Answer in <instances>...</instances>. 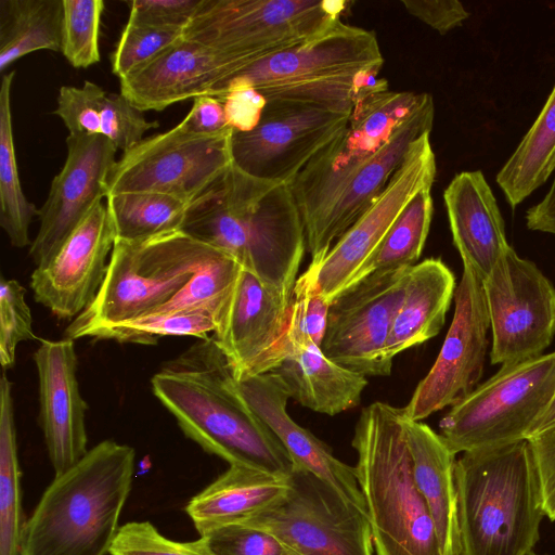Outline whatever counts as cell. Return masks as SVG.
<instances>
[{
    "label": "cell",
    "mask_w": 555,
    "mask_h": 555,
    "mask_svg": "<svg viewBox=\"0 0 555 555\" xmlns=\"http://www.w3.org/2000/svg\"><path fill=\"white\" fill-rule=\"evenodd\" d=\"M151 385L183 434L205 452L275 476L293 470L282 443L241 396L212 335L165 362Z\"/></svg>",
    "instance_id": "cell-2"
},
{
    "label": "cell",
    "mask_w": 555,
    "mask_h": 555,
    "mask_svg": "<svg viewBox=\"0 0 555 555\" xmlns=\"http://www.w3.org/2000/svg\"><path fill=\"white\" fill-rule=\"evenodd\" d=\"M63 0H0V70L31 52H61Z\"/></svg>",
    "instance_id": "cell-31"
},
{
    "label": "cell",
    "mask_w": 555,
    "mask_h": 555,
    "mask_svg": "<svg viewBox=\"0 0 555 555\" xmlns=\"http://www.w3.org/2000/svg\"><path fill=\"white\" fill-rule=\"evenodd\" d=\"M415 485L425 500L443 555L460 554L455 454L427 424L403 415Z\"/></svg>",
    "instance_id": "cell-26"
},
{
    "label": "cell",
    "mask_w": 555,
    "mask_h": 555,
    "mask_svg": "<svg viewBox=\"0 0 555 555\" xmlns=\"http://www.w3.org/2000/svg\"><path fill=\"white\" fill-rule=\"evenodd\" d=\"M319 266L320 262L311 261L309 268L296 280L287 331L278 352L275 369L293 349L309 344L320 347L322 344L330 301L318 283Z\"/></svg>",
    "instance_id": "cell-37"
},
{
    "label": "cell",
    "mask_w": 555,
    "mask_h": 555,
    "mask_svg": "<svg viewBox=\"0 0 555 555\" xmlns=\"http://www.w3.org/2000/svg\"><path fill=\"white\" fill-rule=\"evenodd\" d=\"M221 251L182 230L140 241L116 238L106 276L91 305L64 332L78 339L133 320L173 299Z\"/></svg>",
    "instance_id": "cell-7"
},
{
    "label": "cell",
    "mask_w": 555,
    "mask_h": 555,
    "mask_svg": "<svg viewBox=\"0 0 555 555\" xmlns=\"http://www.w3.org/2000/svg\"><path fill=\"white\" fill-rule=\"evenodd\" d=\"M214 96L223 103L228 126L237 132H248L260 121L267 98L244 81H229L219 87Z\"/></svg>",
    "instance_id": "cell-45"
},
{
    "label": "cell",
    "mask_w": 555,
    "mask_h": 555,
    "mask_svg": "<svg viewBox=\"0 0 555 555\" xmlns=\"http://www.w3.org/2000/svg\"><path fill=\"white\" fill-rule=\"evenodd\" d=\"M434 117L435 105L430 95L352 173L334 198L315 232L306 240L311 261L321 262L335 242L383 193L412 143L422 134L431 131Z\"/></svg>",
    "instance_id": "cell-23"
},
{
    "label": "cell",
    "mask_w": 555,
    "mask_h": 555,
    "mask_svg": "<svg viewBox=\"0 0 555 555\" xmlns=\"http://www.w3.org/2000/svg\"><path fill=\"white\" fill-rule=\"evenodd\" d=\"M555 170V85L534 122L496 175L512 208L543 185Z\"/></svg>",
    "instance_id": "cell-30"
},
{
    "label": "cell",
    "mask_w": 555,
    "mask_h": 555,
    "mask_svg": "<svg viewBox=\"0 0 555 555\" xmlns=\"http://www.w3.org/2000/svg\"><path fill=\"white\" fill-rule=\"evenodd\" d=\"M455 309L439 354L402 408L411 421H422L453 406L473 392L483 374L489 347V314L481 279L467 264L454 292Z\"/></svg>",
    "instance_id": "cell-16"
},
{
    "label": "cell",
    "mask_w": 555,
    "mask_h": 555,
    "mask_svg": "<svg viewBox=\"0 0 555 555\" xmlns=\"http://www.w3.org/2000/svg\"><path fill=\"white\" fill-rule=\"evenodd\" d=\"M116 233L100 202L46 264L36 267L30 287L37 302L61 320H74L96 297L106 276Z\"/></svg>",
    "instance_id": "cell-19"
},
{
    "label": "cell",
    "mask_w": 555,
    "mask_h": 555,
    "mask_svg": "<svg viewBox=\"0 0 555 555\" xmlns=\"http://www.w3.org/2000/svg\"><path fill=\"white\" fill-rule=\"evenodd\" d=\"M111 555H211L205 540L177 542L158 532L150 521H130L119 527Z\"/></svg>",
    "instance_id": "cell-41"
},
{
    "label": "cell",
    "mask_w": 555,
    "mask_h": 555,
    "mask_svg": "<svg viewBox=\"0 0 555 555\" xmlns=\"http://www.w3.org/2000/svg\"><path fill=\"white\" fill-rule=\"evenodd\" d=\"M453 244L463 264L485 280L512 247L495 196L480 170L454 176L443 192Z\"/></svg>",
    "instance_id": "cell-25"
},
{
    "label": "cell",
    "mask_w": 555,
    "mask_h": 555,
    "mask_svg": "<svg viewBox=\"0 0 555 555\" xmlns=\"http://www.w3.org/2000/svg\"><path fill=\"white\" fill-rule=\"evenodd\" d=\"M135 451L104 440L55 475L25 521L22 555H105L130 494Z\"/></svg>",
    "instance_id": "cell-3"
},
{
    "label": "cell",
    "mask_w": 555,
    "mask_h": 555,
    "mask_svg": "<svg viewBox=\"0 0 555 555\" xmlns=\"http://www.w3.org/2000/svg\"><path fill=\"white\" fill-rule=\"evenodd\" d=\"M67 155L39 209V230L29 246L36 267L53 258L73 231L107 196L117 149L104 135L66 138Z\"/></svg>",
    "instance_id": "cell-18"
},
{
    "label": "cell",
    "mask_w": 555,
    "mask_h": 555,
    "mask_svg": "<svg viewBox=\"0 0 555 555\" xmlns=\"http://www.w3.org/2000/svg\"><path fill=\"white\" fill-rule=\"evenodd\" d=\"M410 268L372 272L331 302L322 352L364 376H388L392 360L386 344L402 301Z\"/></svg>",
    "instance_id": "cell-15"
},
{
    "label": "cell",
    "mask_w": 555,
    "mask_h": 555,
    "mask_svg": "<svg viewBox=\"0 0 555 555\" xmlns=\"http://www.w3.org/2000/svg\"><path fill=\"white\" fill-rule=\"evenodd\" d=\"M454 292L455 276L441 259L428 258L410 268L386 344L390 360L439 334Z\"/></svg>",
    "instance_id": "cell-27"
},
{
    "label": "cell",
    "mask_w": 555,
    "mask_h": 555,
    "mask_svg": "<svg viewBox=\"0 0 555 555\" xmlns=\"http://www.w3.org/2000/svg\"><path fill=\"white\" fill-rule=\"evenodd\" d=\"M15 72L3 75L0 89V225L14 247L30 246L29 225L39 209L25 196L15 154L11 87Z\"/></svg>",
    "instance_id": "cell-32"
},
{
    "label": "cell",
    "mask_w": 555,
    "mask_h": 555,
    "mask_svg": "<svg viewBox=\"0 0 555 555\" xmlns=\"http://www.w3.org/2000/svg\"><path fill=\"white\" fill-rule=\"evenodd\" d=\"M384 64L376 35L338 20L319 36L260 59L219 83L251 85L267 100L309 103L351 114L371 74Z\"/></svg>",
    "instance_id": "cell-6"
},
{
    "label": "cell",
    "mask_w": 555,
    "mask_h": 555,
    "mask_svg": "<svg viewBox=\"0 0 555 555\" xmlns=\"http://www.w3.org/2000/svg\"><path fill=\"white\" fill-rule=\"evenodd\" d=\"M482 282L492 365L542 356L555 336V287L531 260L511 247Z\"/></svg>",
    "instance_id": "cell-13"
},
{
    "label": "cell",
    "mask_w": 555,
    "mask_h": 555,
    "mask_svg": "<svg viewBox=\"0 0 555 555\" xmlns=\"http://www.w3.org/2000/svg\"><path fill=\"white\" fill-rule=\"evenodd\" d=\"M286 477L230 465L189 501L185 512L199 537L204 535L220 526L241 522L269 506L285 493Z\"/></svg>",
    "instance_id": "cell-28"
},
{
    "label": "cell",
    "mask_w": 555,
    "mask_h": 555,
    "mask_svg": "<svg viewBox=\"0 0 555 555\" xmlns=\"http://www.w3.org/2000/svg\"><path fill=\"white\" fill-rule=\"evenodd\" d=\"M404 9L440 35L460 26L469 13L456 0H403Z\"/></svg>",
    "instance_id": "cell-48"
},
{
    "label": "cell",
    "mask_w": 555,
    "mask_h": 555,
    "mask_svg": "<svg viewBox=\"0 0 555 555\" xmlns=\"http://www.w3.org/2000/svg\"><path fill=\"white\" fill-rule=\"evenodd\" d=\"M158 126L157 121H149L143 112L122 94L106 92L104 95L101 108V135L107 138L122 153L141 142L147 130Z\"/></svg>",
    "instance_id": "cell-44"
},
{
    "label": "cell",
    "mask_w": 555,
    "mask_h": 555,
    "mask_svg": "<svg viewBox=\"0 0 555 555\" xmlns=\"http://www.w3.org/2000/svg\"><path fill=\"white\" fill-rule=\"evenodd\" d=\"M106 91L85 80L82 87L62 86L53 114L59 116L69 135H101V108Z\"/></svg>",
    "instance_id": "cell-42"
},
{
    "label": "cell",
    "mask_w": 555,
    "mask_h": 555,
    "mask_svg": "<svg viewBox=\"0 0 555 555\" xmlns=\"http://www.w3.org/2000/svg\"><path fill=\"white\" fill-rule=\"evenodd\" d=\"M429 96L428 93L388 90L357 102L343 132L319 152L289 184L302 218L306 240L315 232L352 173Z\"/></svg>",
    "instance_id": "cell-10"
},
{
    "label": "cell",
    "mask_w": 555,
    "mask_h": 555,
    "mask_svg": "<svg viewBox=\"0 0 555 555\" xmlns=\"http://www.w3.org/2000/svg\"><path fill=\"white\" fill-rule=\"evenodd\" d=\"M39 384V425L55 475L76 465L89 451L88 404L77 379L74 340L41 339L34 353Z\"/></svg>",
    "instance_id": "cell-22"
},
{
    "label": "cell",
    "mask_w": 555,
    "mask_h": 555,
    "mask_svg": "<svg viewBox=\"0 0 555 555\" xmlns=\"http://www.w3.org/2000/svg\"><path fill=\"white\" fill-rule=\"evenodd\" d=\"M525 220L529 230L555 235V177L543 198L526 210Z\"/></svg>",
    "instance_id": "cell-50"
},
{
    "label": "cell",
    "mask_w": 555,
    "mask_h": 555,
    "mask_svg": "<svg viewBox=\"0 0 555 555\" xmlns=\"http://www.w3.org/2000/svg\"><path fill=\"white\" fill-rule=\"evenodd\" d=\"M346 1L205 0L190 41L259 61L310 40L340 20Z\"/></svg>",
    "instance_id": "cell-9"
},
{
    "label": "cell",
    "mask_w": 555,
    "mask_h": 555,
    "mask_svg": "<svg viewBox=\"0 0 555 555\" xmlns=\"http://www.w3.org/2000/svg\"><path fill=\"white\" fill-rule=\"evenodd\" d=\"M257 62L181 38L120 80V94L142 112L204 95Z\"/></svg>",
    "instance_id": "cell-21"
},
{
    "label": "cell",
    "mask_w": 555,
    "mask_h": 555,
    "mask_svg": "<svg viewBox=\"0 0 555 555\" xmlns=\"http://www.w3.org/2000/svg\"><path fill=\"white\" fill-rule=\"evenodd\" d=\"M291 300L242 268L211 334L236 380L275 369Z\"/></svg>",
    "instance_id": "cell-20"
},
{
    "label": "cell",
    "mask_w": 555,
    "mask_h": 555,
    "mask_svg": "<svg viewBox=\"0 0 555 555\" xmlns=\"http://www.w3.org/2000/svg\"><path fill=\"white\" fill-rule=\"evenodd\" d=\"M535 467L542 507L545 516L555 520V426L527 439Z\"/></svg>",
    "instance_id": "cell-47"
},
{
    "label": "cell",
    "mask_w": 555,
    "mask_h": 555,
    "mask_svg": "<svg viewBox=\"0 0 555 555\" xmlns=\"http://www.w3.org/2000/svg\"><path fill=\"white\" fill-rule=\"evenodd\" d=\"M274 372L291 398L330 416L356 408L367 386L366 376L332 361L313 344L293 349Z\"/></svg>",
    "instance_id": "cell-29"
},
{
    "label": "cell",
    "mask_w": 555,
    "mask_h": 555,
    "mask_svg": "<svg viewBox=\"0 0 555 555\" xmlns=\"http://www.w3.org/2000/svg\"><path fill=\"white\" fill-rule=\"evenodd\" d=\"M26 289L13 279L0 280V362L3 370L15 363L17 345L33 340V318L25 299Z\"/></svg>",
    "instance_id": "cell-40"
},
{
    "label": "cell",
    "mask_w": 555,
    "mask_h": 555,
    "mask_svg": "<svg viewBox=\"0 0 555 555\" xmlns=\"http://www.w3.org/2000/svg\"><path fill=\"white\" fill-rule=\"evenodd\" d=\"M178 126L189 133L199 135L217 134L230 129L222 101L210 95L194 99L192 108Z\"/></svg>",
    "instance_id": "cell-49"
},
{
    "label": "cell",
    "mask_w": 555,
    "mask_h": 555,
    "mask_svg": "<svg viewBox=\"0 0 555 555\" xmlns=\"http://www.w3.org/2000/svg\"><path fill=\"white\" fill-rule=\"evenodd\" d=\"M233 131L199 135L177 125L143 139L115 163L107 196L155 192L192 203L232 167Z\"/></svg>",
    "instance_id": "cell-12"
},
{
    "label": "cell",
    "mask_w": 555,
    "mask_h": 555,
    "mask_svg": "<svg viewBox=\"0 0 555 555\" xmlns=\"http://www.w3.org/2000/svg\"><path fill=\"white\" fill-rule=\"evenodd\" d=\"M216 330V315L206 308L160 310L133 320L101 326L88 337L118 343L156 345L165 336H194L203 339Z\"/></svg>",
    "instance_id": "cell-36"
},
{
    "label": "cell",
    "mask_w": 555,
    "mask_h": 555,
    "mask_svg": "<svg viewBox=\"0 0 555 555\" xmlns=\"http://www.w3.org/2000/svg\"><path fill=\"white\" fill-rule=\"evenodd\" d=\"M105 3L102 0H63L61 53L75 68L100 62L99 35Z\"/></svg>",
    "instance_id": "cell-38"
},
{
    "label": "cell",
    "mask_w": 555,
    "mask_h": 555,
    "mask_svg": "<svg viewBox=\"0 0 555 555\" xmlns=\"http://www.w3.org/2000/svg\"><path fill=\"white\" fill-rule=\"evenodd\" d=\"M183 38V30L127 22L111 56L112 72L119 79L146 64Z\"/></svg>",
    "instance_id": "cell-39"
},
{
    "label": "cell",
    "mask_w": 555,
    "mask_h": 555,
    "mask_svg": "<svg viewBox=\"0 0 555 555\" xmlns=\"http://www.w3.org/2000/svg\"><path fill=\"white\" fill-rule=\"evenodd\" d=\"M21 477L12 383L3 373L0 380V555H22L26 520Z\"/></svg>",
    "instance_id": "cell-33"
},
{
    "label": "cell",
    "mask_w": 555,
    "mask_h": 555,
    "mask_svg": "<svg viewBox=\"0 0 555 555\" xmlns=\"http://www.w3.org/2000/svg\"><path fill=\"white\" fill-rule=\"evenodd\" d=\"M236 384L249 408L282 443L294 467L317 475L366 513L354 468L335 457L324 442L288 415L286 404L291 396L276 372L254 375Z\"/></svg>",
    "instance_id": "cell-24"
},
{
    "label": "cell",
    "mask_w": 555,
    "mask_h": 555,
    "mask_svg": "<svg viewBox=\"0 0 555 555\" xmlns=\"http://www.w3.org/2000/svg\"><path fill=\"white\" fill-rule=\"evenodd\" d=\"M201 537L211 555H297L270 532L244 522L223 525Z\"/></svg>",
    "instance_id": "cell-43"
},
{
    "label": "cell",
    "mask_w": 555,
    "mask_h": 555,
    "mask_svg": "<svg viewBox=\"0 0 555 555\" xmlns=\"http://www.w3.org/2000/svg\"><path fill=\"white\" fill-rule=\"evenodd\" d=\"M436 173L430 132H426L412 143L383 193L320 262L318 283L330 302L357 279L405 205L421 190L433 186Z\"/></svg>",
    "instance_id": "cell-17"
},
{
    "label": "cell",
    "mask_w": 555,
    "mask_h": 555,
    "mask_svg": "<svg viewBox=\"0 0 555 555\" xmlns=\"http://www.w3.org/2000/svg\"><path fill=\"white\" fill-rule=\"evenodd\" d=\"M285 493L241 521L276 537L297 555H373L367 514L317 475L294 467Z\"/></svg>",
    "instance_id": "cell-11"
},
{
    "label": "cell",
    "mask_w": 555,
    "mask_h": 555,
    "mask_svg": "<svg viewBox=\"0 0 555 555\" xmlns=\"http://www.w3.org/2000/svg\"><path fill=\"white\" fill-rule=\"evenodd\" d=\"M349 117L309 103L268 100L253 130L233 131V164L253 177L289 185L343 132Z\"/></svg>",
    "instance_id": "cell-14"
},
{
    "label": "cell",
    "mask_w": 555,
    "mask_h": 555,
    "mask_svg": "<svg viewBox=\"0 0 555 555\" xmlns=\"http://www.w3.org/2000/svg\"><path fill=\"white\" fill-rule=\"evenodd\" d=\"M181 230L292 297L307 243L288 184L253 177L233 164L190 204Z\"/></svg>",
    "instance_id": "cell-1"
},
{
    "label": "cell",
    "mask_w": 555,
    "mask_h": 555,
    "mask_svg": "<svg viewBox=\"0 0 555 555\" xmlns=\"http://www.w3.org/2000/svg\"><path fill=\"white\" fill-rule=\"evenodd\" d=\"M459 555H527L545 517L527 440L455 461Z\"/></svg>",
    "instance_id": "cell-4"
},
{
    "label": "cell",
    "mask_w": 555,
    "mask_h": 555,
    "mask_svg": "<svg viewBox=\"0 0 555 555\" xmlns=\"http://www.w3.org/2000/svg\"><path fill=\"white\" fill-rule=\"evenodd\" d=\"M205 0H132L128 22L157 28L181 29L193 21Z\"/></svg>",
    "instance_id": "cell-46"
},
{
    "label": "cell",
    "mask_w": 555,
    "mask_h": 555,
    "mask_svg": "<svg viewBox=\"0 0 555 555\" xmlns=\"http://www.w3.org/2000/svg\"><path fill=\"white\" fill-rule=\"evenodd\" d=\"M352 447L376 555H443L414 481L402 409L380 401L365 406Z\"/></svg>",
    "instance_id": "cell-5"
},
{
    "label": "cell",
    "mask_w": 555,
    "mask_h": 555,
    "mask_svg": "<svg viewBox=\"0 0 555 555\" xmlns=\"http://www.w3.org/2000/svg\"><path fill=\"white\" fill-rule=\"evenodd\" d=\"M430 190H421L405 205L354 281L372 272L405 269L415 264L430 229L434 211Z\"/></svg>",
    "instance_id": "cell-35"
},
{
    "label": "cell",
    "mask_w": 555,
    "mask_h": 555,
    "mask_svg": "<svg viewBox=\"0 0 555 555\" xmlns=\"http://www.w3.org/2000/svg\"><path fill=\"white\" fill-rule=\"evenodd\" d=\"M190 204L155 192H124L106 197L116 238L125 241L181 230Z\"/></svg>",
    "instance_id": "cell-34"
},
{
    "label": "cell",
    "mask_w": 555,
    "mask_h": 555,
    "mask_svg": "<svg viewBox=\"0 0 555 555\" xmlns=\"http://www.w3.org/2000/svg\"><path fill=\"white\" fill-rule=\"evenodd\" d=\"M555 396V351L501 366L439 423L453 454L527 440Z\"/></svg>",
    "instance_id": "cell-8"
},
{
    "label": "cell",
    "mask_w": 555,
    "mask_h": 555,
    "mask_svg": "<svg viewBox=\"0 0 555 555\" xmlns=\"http://www.w3.org/2000/svg\"><path fill=\"white\" fill-rule=\"evenodd\" d=\"M527 555H540V554H537V553H534L533 551H531V552H530L529 554H527Z\"/></svg>",
    "instance_id": "cell-52"
},
{
    "label": "cell",
    "mask_w": 555,
    "mask_h": 555,
    "mask_svg": "<svg viewBox=\"0 0 555 555\" xmlns=\"http://www.w3.org/2000/svg\"><path fill=\"white\" fill-rule=\"evenodd\" d=\"M553 426H555V396L551 401L550 405L547 406V409L534 423L533 427L531 428L529 437Z\"/></svg>",
    "instance_id": "cell-51"
}]
</instances>
